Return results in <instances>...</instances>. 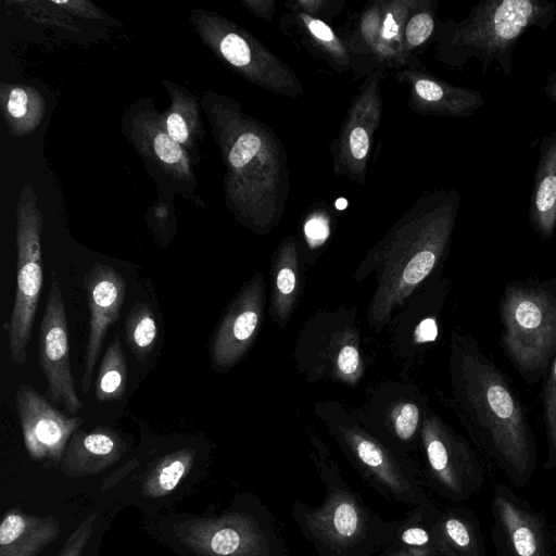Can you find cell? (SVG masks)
<instances>
[{
	"label": "cell",
	"instance_id": "484cf974",
	"mask_svg": "<svg viewBox=\"0 0 556 556\" xmlns=\"http://www.w3.org/2000/svg\"><path fill=\"white\" fill-rule=\"evenodd\" d=\"M434 23L430 14L418 13L414 15L406 27V38L409 43H422L433 31Z\"/></svg>",
	"mask_w": 556,
	"mask_h": 556
},
{
	"label": "cell",
	"instance_id": "836d02e7",
	"mask_svg": "<svg viewBox=\"0 0 556 556\" xmlns=\"http://www.w3.org/2000/svg\"><path fill=\"white\" fill-rule=\"evenodd\" d=\"M402 541L413 546H425L429 542V534L422 528H409L403 532Z\"/></svg>",
	"mask_w": 556,
	"mask_h": 556
},
{
	"label": "cell",
	"instance_id": "ac0fdd59",
	"mask_svg": "<svg viewBox=\"0 0 556 556\" xmlns=\"http://www.w3.org/2000/svg\"><path fill=\"white\" fill-rule=\"evenodd\" d=\"M543 417L548 446V460L556 462V355L544 387Z\"/></svg>",
	"mask_w": 556,
	"mask_h": 556
},
{
	"label": "cell",
	"instance_id": "d6986e66",
	"mask_svg": "<svg viewBox=\"0 0 556 556\" xmlns=\"http://www.w3.org/2000/svg\"><path fill=\"white\" fill-rule=\"evenodd\" d=\"M151 147L154 155L164 165L188 170L181 146L172 139L166 131L156 129L152 135Z\"/></svg>",
	"mask_w": 556,
	"mask_h": 556
},
{
	"label": "cell",
	"instance_id": "603a6c76",
	"mask_svg": "<svg viewBox=\"0 0 556 556\" xmlns=\"http://www.w3.org/2000/svg\"><path fill=\"white\" fill-rule=\"evenodd\" d=\"M261 139L253 132L241 135L229 152V162L235 168L245 166L257 153Z\"/></svg>",
	"mask_w": 556,
	"mask_h": 556
},
{
	"label": "cell",
	"instance_id": "e575fe53",
	"mask_svg": "<svg viewBox=\"0 0 556 556\" xmlns=\"http://www.w3.org/2000/svg\"><path fill=\"white\" fill-rule=\"evenodd\" d=\"M308 27L315 37L323 41H331L333 33L328 25L318 20H309Z\"/></svg>",
	"mask_w": 556,
	"mask_h": 556
},
{
	"label": "cell",
	"instance_id": "4fadbf2b",
	"mask_svg": "<svg viewBox=\"0 0 556 556\" xmlns=\"http://www.w3.org/2000/svg\"><path fill=\"white\" fill-rule=\"evenodd\" d=\"M497 515L517 556H544L538 522L503 496L494 498Z\"/></svg>",
	"mask_w": 556,
	"mask_h": 556
},
{
	"label": "cell",
	"instance_id": "277c9868",
	"mask_svg": "<svg viewBox=\"0 0 556 556\" xmlns=\"http://www.w3.org/2000/svg\"><path fill=\"white\" fill-rule=\"evenodd\" d=\"M457 206L458 195L455 194L417 248L394 249L386 256L369 306L368 316L374 327L380 329L391 312L432 271L448 242Z\"/></svg>",
	"mask_w": 556,
	"mask_h": 556
},
{
	"label": "cell",
	"instance_id": "8d00e7d4",
	"mask_svg": "<svg viewBox=\"0 0 556 556\" xmlns=\"http://www.w3.org/2000/svg\"><path fill=\"white\" fill-rule=\"evenodd\" d=\"M348 206V201L343 198H340L336 202V207L338 210H344Z\"/></svg>",
	"mask_w": 556,
	"mask_h": 556
},
{
	"label": "cell",
	"instance_id": "d590c367",
	"mask_svg": "<svg viewBox=\"0 0 556 556\" xmlns=\"http://www.w3.org/2000/svg\"><path fill=\"white\" fill-rule=\"evenodd\" d=\"M544 92L552 102L556 103V71L547 76Z\"/></svg>",
	"mask_w": 556,
	"mask_h": 556
},
{
	"label": "cell",
	"instance_id": "4dcf8cb0",
	"mask_svg": "<svg viewBox=\"0 0 556 556\" xmlns=\"http://www.w3.org/2000/svg\"><path fill=\"white\" fill-rule=\"evenodd\" d=\"M350 147L355 159L361 160L366 156L369 141L368 135L363 128L356 127L352 130L350 136Z\"/></svg>",
	"mask_w": 556,
	"mask_h": 556
},
{
	"label": "cell",
	"instance_id": "3957f363",
	"mask_svg": "<svg viewBox=\"0 0 556 556\" xmlns=\"http://www.w3.org/2000/svg\"><path fill=\"white\" fill-rule=\"evenodd\" d=\"M498 311L503 350L520 374L534 378L556 352V291L544 282H509Z\"/></svg>",
	"mask_w": 556,
	"mask_h": 556
},
{
	"label": "cell",
	"instance_id": "7402d4cb",
	"mask_svg": "<svg viewBox=\"0 0 556 556\" xmlns=\"http://www.w3.org/2000/svg\"><path fill=\"white\" fill-rule=\"evenodd\" d=\"M35 98L24 88L14 87L9 91L7 100V112L15 121L25 123L33 119Z\"/></svg>",
	"mask_w": 556,
	"mask_h": 556
},
{
	"label": "cell",
	"instance_id": "30bf717a",
	"mask_svg": "<svg viewBox=\"0 0 556 556\" xmlns=\"http://www.w3.org/2000/svg\"><path fill=\"white\" fill-rule=\"evenodd\" d=\"M530 227L543 240L556 229V127L542 138L528 205Z\"/></svg>",
	"mask_w": 556,
	"mask_h": 556
},
{
	"label": "cell",
	"instance_id": "7a4b0ae2",
	"mask_svg": "<svg viewBox=\"0 0 556 556\" xmlns=\"http://www.w3.org/2000/svg\"><path fill=\"white\" fill-rule=\"evenodd\" d=\"M556 20V3L545 0H482L452 33L453 60L462 66L475 58L485 74L497 63L509 76L514 53L522 35L530 28L547 29Z\"/></svg>",
	"mask_w": 556,
	"mask_h": 556
},
{
	"label": "cell",
	"instance_id": "d6a6232c",
	"mask_svg": "<svg viewBox=\"0 0 556 556\" xmlns=\"http://www.w3.org/2000/svg\"><path fill=\"white\" fill-rule=\"evenodd\" d=\"M438 328L433 318H425L416 327L414 339L416 343L430 342L435 340Z\"/></svg>",
	"mask_w": 556,
	"mask_h": 556
},
{
	"label": "cell",
	"instance_id": "5bb4252c",
	"mask_svg": "<svg viewBox=\"0 0 556 556\" xmlns=\"http://www.w3.org/2000/svg\"><path fill=\"white\" fill-rule=\"evenodd\" d=\"M127 383V365L125 353L118 336L108 346L101 361L96 383V399L100 403L123 397Z\"/></svg>",
	"mask_w": 556,
	"mask_h": 556
},
{
	"label": "cell",
	"instance_id": "ba28073f",
	"mask_svg": "<svg viewBox=\"0 0 556 556\" xmlns=\"http://www.w3.org/2000/svg\"><path fill=\"white\" fill-rule=\"evenodd\" d=\"M15 407L28 451L35 456L56 455L70 435L84 422L54 408L43 395L27 384H20Z\"/></svg>",
	"mask_w": 556,
	"mask_h": 556
},
{
	"label": "cell",
	"instance_id": "d4e9b609",
	"mask_svg": "<svg viewBox=\"0 0 556 556\" xmlns=\"http://www.w3.org/2000/svg\"><path fill=\"white\" fill-rule=\"evenodd\" d=\"M392 418L397 437L407 440L416 431L419 421V409L413 403H404L394 410Z\"/></svg>",
	"mask_w": 556,
	"mask_h": 556
},
{
	"label": "cell",
	"instance_id": "6da1fadb",
	"mask_svg": "<svg viewBox=\"0 0 556 556\" xmlns=\"http://www.w3.org/2000/svg\"><path fill=\"white\" fill-rule=\"evenodd\" d=\"M455 354L458 395L471 422L508 468L527 471L533 459V438L520 397L476 341H459Z\"/></svg>",
	"mask_w": 556,
	"mask_h": 556
},
{
	"label": "cell",
	"instance_id": "f1b7e54d",
	"mask_svg": "<svg viewBox=\"0 0 556 556\" xmlns=\"http://www.w3.org/2000/svg\"><path fill=\"white\" fill-rule=\"evenodd\" d=\"M25 528L24 519L18 515H9L0 527V544L7 545L14 542Z\"/></svg>",
	"mask_w": 556,
	"mask_h": 556
},
{
	"label": "cell",
	"instance_id": "74e56055",
	"mask_svg": "<svg viewBox=\"0 0 556 556\" xmlns=\"http://www.w3.org/2000/svg\"><path fill=\"white\" fill-rule=\"evenodd\" d=\"M393 556H422V554H415V553H412V552H407V551H403V552H400Z\"/></svg>",
	"mask_w": 556,
	"mask_h": 556
},
{
	"label": "cell",
	"instance_id": "9a60e30c",
	"mask_svg": "<svg viewBox=\"0 0 556 556\" xmlns=\"http://www.w3.org/2000/svg\"><path fill=\"white\" fill-rule=\"evenodd\" d=\"M348 438L358 459L383 484L399 495H405L410 492L409 485L400 470L377 443L357 433H350Z\"/></svg>",
	"mask_w": 556,
	"mask_h": 556
},
{
	"label": "cell",
	"instance_id": "ffe728a7",
	"mask_svg": "<svg viewBox=\"0 0 556 556\" xmlns=\"http://www.w3.org/2000/svg\"><path fill=\"white\" fill-rule=\"evenodd\" d=\"M443 534L448 543L466 556L476 555V540L469 526L458 518H447L443 522Z\"/></svg>",
	"mask_w": 556,
	"mask_h": 556
},
{
	"label": "cell",
	"instance_id": "8fae6325",
	"mask_svg": "<svg viewBox=\"0 0 556 556\" xmlns=\"http://www.w3.org/2000/svg\"><path fill=\"white\" fill-rule=\"evenodd\" d=\"M306 523L318 538L334 547L352 545L364 531L359 506L343 492L333 493L321 507L307 513Z\"/></svg>",
	"mask_w": 556,
	"mask_h": 556
},
{
	"label": "cell",
	"instance_id": "44dd1931",
	"mask_svg": "<svg viewBox=\"0 0 556 556\" xmlns=\"http://www.w3.org/2000/svg\"><path fill=\"white\" fill-rule=\"evenodd\" d=\"M222 55L233 66L243 67L251 60L248 42L235 33L226 34L218 43Z\"/></svg>",
	"mask_w": 556,
	"mask_h": 556
},
{
	"label": "cell",
	"instance_id": "1f68e13d",
	"mask_svg": "<svg viewBox=\"0 0 556 556\" xmlns=\"http://www.w3.org/2000/svg\"><path fill=\"white\" fill-rule=\"evenodd\" d=\"M327 222L320 217L309 219L305 225L306 237L314 242V244L321 243L328 237Z\"/></svg>",
	"mask_w": 556,
	"mask_h": 556
},
{
	"label": "cell",
	"instance_id": "9c48e42d",
	"mask_svg": "<svg viewBox=\"0 0 556 556\" xmlns=\"http://www.w3.org/2000/svg\"><path fill=\"white\" fill-rule=\"evenodd\" d=\"M262 313V285L252 280L237 296L216 331L212 362L216 368L235 365L247 351Z\"/></svg>",
	"mask_w": 556,
	"mask_h": 556
},
{
	"label": "cell",
	"instance_id": "7c38bea8",
	"mask_svg": "<svg viewBox=\"0 0 556 556\" xmlns=\"http://www.w3.org/2000/svg\"><path fill=\"white\" fill-rule=\"evenodd\" d=\"M425 446L428 462L440 481L450 490L459 492L470 465L468 451L437 422L427 424Z\"/></svg>",
	"mask_w": 556,
	"mask_h": 556
},
{
	"label": "cell",
	"instance_id": "f546056e",
	"mask_svg": "<svg viewBox=\"0 0 556 556\" xmlns=\"http://www.w3.org/2000/svg\"><path fill=\"white\" fill-rule=\"evenodd\" d=\"M337 364L343 375H354L359 367V354L357 349L353 345L343 346L338 354Z\"/></svg>",
	"mask_w": 556,
	"mask_h": 556
},
{
	"label": "cell",
	"instance_id": "cb8c5ba5",
	"mask_svg": "<svg viewBox=\"0 0 556 556\" xmlns=\"http://www.w3.org/2000/svg\"><path fill=\"white\" fill-rule=\"evenodd\" d=\"M296 278L290 265L280 266L276 277L277 306L280 317L289 311L291 296L294 292Z\"/></svg>",
	"mask_w": 556,
	"mask_h": 556
},
{
	"label": "cell",
	"instance_id": "4316f807",
	"mask_svg": "<svg viewBox=\"0 0 556 556\" xmlns=\"http://www.w3.org/2000/svg\"><path fill=\"white\" fill-rule=\"evenodd\" d=\"M166 132L180 146L186 144L190 137L191 126L181 110L172 111L165 121Z\"/></svg>",
	"mask_w": 556,
	"mask_h": 556
},
{
	"label": "cell",
	"instance_id": "e0dca14e",
	"mask_svg": "<svg viewBox=\"0 0 556 556\" xmlns=\"http://www.w3.org/2000/svg\"><path fill=\"white\" fill-rule=\"evenodd\" d=\"M73 446V453L77 455L108 457L116 453L118 440L113 431L94 430L89 433L76 434Z\"/></svg>",
	"mask_w": 556,
	"mask_h": 556
},
{
	"label": "cell",
	"instance_id": "2e32d148",
	"mask_svg": "<svg viewBox=\"0 0 556 556\" xmlns=\"http://www.w3.org/2000/svg\"><path fill=\"white\" fill-rule=\"evenodd\" d=\"M125 338L138 361L144 359L153 350L157 338L154 315L143 302L132 306L125 321Z\"/></svg>",
	"mask_w": 556,
	"mask_h": 556
},
{
	"label": "cell",
	"instance_id": "5b68a950",
	"mask_svg": "<svg viewBox=\"0 0 556 556\" xmlns=\"http://www.w3.org/2000/svg\"><path fill=\"white\" fill-rule=\"evenodd\" d=\"M16 247V290L7 331L10 357L13 363L23 365L43 282L41 223L36 207L30 204L20 206Z\"/></svg>",
	"mask_w": 556,
	"mask_h": 556
},
{
	"label": "cell",
	"instance_id": "83f0119b",
	"mask_svg": "<svg viewBox=\"0 0 556 556\" xmlns=\"http://www.w3.org/2000/svg\"><path fill=\"white\" fill-rule=\"evenodd\" d=\"M187 456L170 459V462L161 469L159 482L163 490H173L186 470Z\"/></svg>",
	"mask_w": 556,
	"mask_h": 556
},
{
	"label": "cell",
	"instance_id": "52a82bcc",
	"mask_svg": "<svg viewBox=\"0 0 556 556\" xmlns=\"http://www.w3.org/2000/svg\"><path fill=\"white\" fill-rule=\"evenodd\" d=\"M84 288L90 315L81 378V390L87 394L106 333L119 318L126 282L115 268L96 262L84 275Z\"/></svg>",
	"mask_w": 556,
	"mask_h": 556
},
{
	"label": "cell",
	"instance_id": "8992f818",
	"mask_svg": "<svg viewBox=\"0 0 556 556\" xmlns=\"http://www.w3.org/2000/svg\"><path fill=\"white\" fill-rule=\"evenodd\" d=\"M45 313L39 328V361L48 384V395L65 412L75 415L83 408L70 359L68 327L62 290L52 271Z\"/></svg>",
	"mask_w": 556,
	"mask_h": 556
}]
</instances>
